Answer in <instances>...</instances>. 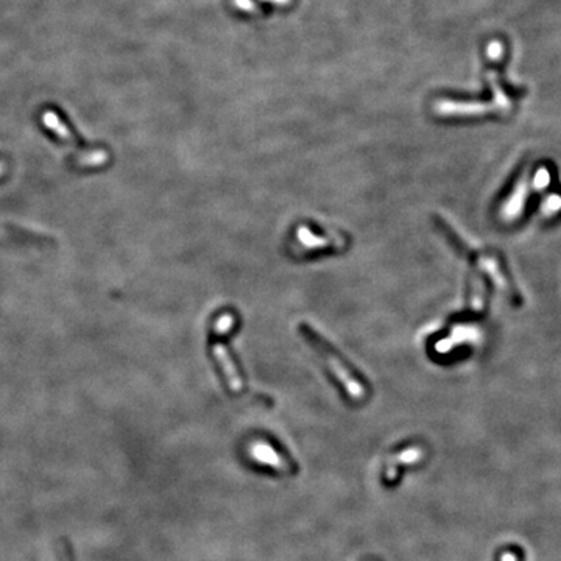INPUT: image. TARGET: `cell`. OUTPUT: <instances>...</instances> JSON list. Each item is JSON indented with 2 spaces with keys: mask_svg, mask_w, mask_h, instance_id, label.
Returning a JSON list of instances; mask_svg holds the SVG:
<instances>
[{
  "mask_svg": "<svg viewBox=\"0 0 561 561\" xmlns=\"http://www.w3.org/2000/svg\"><path fill=\"white\" fill-rule=\"evenodd\" d=\"M301 333L304 334L307 342H309L315 348V350H317V352L321 355V357L326 360L331 373L335 376V379H338V382L343 385L346 393L350 394L354 401H362L363 398H365V394H367L365 387H363V384H360L357 379L352 376L351 371L343 365L342 359H340L338 355L333 351V348H331L325 342V340H323L309 326H301Z\"/></svg>",
  "mask_w": 561,
  "mask_h": 561,
  "instance_id": "1",
  "label": "cell"
},
{
  "mask_svg": "<svg viewBox=\"0 0 561 561\" xmlns=\"http://www.w3.org/2000/svg\"><path fill=\"white\" fill-rule=\"evenodd\" d=\"M250 454H251L252 458H255L256 462L272 466V468H274L276 471H279V472L291 474V472L295 471L294 466H291L286 460V458L276 452V450L270 445L264 443V441H256V443H252L251 448H250Z\"/></svg>",
  "mask_w": 561,
  "mask_h": 561,
  "instance_id": "2",
  "label": "cell"
},
{
  "mask_svg": "<svg viewBox=\"0 0 561 561\" xmlns=\"http://www.w3.org/2000/svg\"><path fill=\"white\" fill-rule=\"evenodd\" d=\"M424 449L420 446H412V448H407L402 450V452L393 455L389 462H387L385 466V482H394L399 477V470L401 466H407V465H415L421 460L424 457Z\"/></svg>",
  "mask_w": 561,
  "mask_h": 561,
  "instance_id": "3",
  "label": "cell"
},
{
  "mask_svg": "<svg viewBox=\"0 0 561 561\" xmlns=\"http://www.w3.org/2000/svg\"><path fill=\"white\" fill-rule=\"evenodd\" d=\"M212 352H214L218 365L223 370V374H225L229 389H231L234 393H240L243 390V381L239 374V371H237V368L234 365L231 355H229V352L226 350V346L223 343H216Z\"/></svg>",
  "mask_w": 561,
  "mask_h": 561,
  "instance_id": "4",
  "label": "cell"
},
{
  "mask_svg": "<svg viewBox=\"0 0 561 561\" xmlns=\"http://www.w3.org/2000/svg\"><path fill=\"white\" fill-rule=\"evenodd\" d=\"M296 240L301 247L307 250H317V248H326V247H345L346 242H338L335 237H323L315 234L309 226H299L296 229Z\"/></svg>",
  "mask_w": 561,
  "mask_h": 561,
  "instance_id": "5",
  "label": "cell"
},
{
  "mask_svg": "<svg viewBox=\"0 0 561 561\" xmlns=\"http://www.w3.org/2000/svg\"><path fill=\"white\" fill-rule=\"evenodd\" d=\"M435 109V113H438L440 116H466V114H482L488 109V106L485 105H479V104H455V101H438L433 106Z\"/></svg>",
  "mask_w": 561,
  "mask_h": 561,
  "instance_id": "6",
  "label": "cell"
},
{
  "mask_svg": "<svg viewBox=\"0 0 561 561\" xmlns=\"http://www.w3.org/2000/svg\"><path fill=\"white\" fill-rule=\"evenodd\" d=\"M43 118H44V123H45L47 128L52 130L53 133H57V136L61 140L67 142V144L75 145V138L72 136V134H70V131L67 130V126L62 123L60 118L57 117V114L52 113V111H47Z\"/></svg>",
  "mask_w": 561,
  "mask_h": 561,
  "instance_id": "7",
  "label": "cell"
},
{
  "mask_svg": "<svg viewBox=\"0 0 561 561\" xmlns=\"http://www.w3.org/2000/svg\"><path fill=\"white\" fill-rule=\"evenodd\" d=\"M234 317L231 313H223L222 317H218V320L216 321V333L217 334H226L229 333L234 328Z\"/></svg>",
  "mask_w": 561,
  "mask_h": 561,
  "instance_id": "8",
  "label": "cell"
},
{
  "mask_svg": "<svg viewBox=\"0 0 561 561\" xmlns=\"http://www.w3.org/2000/svg\"><path fill=\"white\" fill-rule=\"evenodd\" d=\"M234 5L239 8V10L247 11V13H250V11L256 13L257 11V8L255 6V4L251 2V0H234Z\"/></svg>",
  "mask_w": 561,
  "mask_h": 561,
  "instance_id": "9",
  "label": "cell"
},
{
  "mask_svg": "<svg viewBox=\"0 0 561 561\" xmlns=\"http://www.w3.org/2000/svg\"><path fill=\"white\" fill-rule=\"evenodd\" d=\"M265 2H272V4H278V5H287L290 0H265Z\"/></svg>",
  "mask_w": 561,
  "mask_h": 561,
  "instance_id": "10",
  "label": "cell"
},
{
  "mask_svg": "<svg viewBox=\"0 0 561 561\" xmlns=\"http://www.w3.org/2000/svg\"><path fill=\"white\" fill-rule=\"evenodd\" d=\"M515 555H510V554H504L502 555V561H515Z\"/></svg>",
  "mask_w": 561,
  "mask_h": 561,
  "instance_id": "11",
  "label": "cell"
},
{
  "mask_svg": "<svg viewBox=\"0 0 561 561\" xmlns=\"http://www.w3.org/2000/svg\"><path fill=\"white\" fill-rule=\"evenodd\" d=\"M4 170H5V165H4V162H0V175H2Z\"/></svg>",
  "mask_w": 561,
  "mask_h": 561,
  "instance_id": "12",
  "label": "cell"
}]
</instances>
